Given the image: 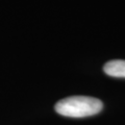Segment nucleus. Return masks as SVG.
Masks as SVG:
<instances>
[{"label": "nucleus", "mask_w": 125, "mask_h": 125, "mask_svg": "<svg viewBox=\"0 0 125 125\" xmlns=\"http://www.w3.org/2000/svg\"><path fill=\"white\" fill-rule=\"evenodd\" d=\"M57 114L71 118H83L94 116L101 112L103 103L99 99L89 96H71L56 102Z\"/></svg>", "instance_id": "f257e3e1"}, {"label": "nucleus", "mask_w": 125, "mask_h": 125, "mask_svg": "<svg viewBox=\"0 0 125 125\" xmlns=\"http://www.w3.org/2000/svg\"><path fill=\"white\" fill-rule=\"evenodd\" d=\"M103 70L105 74L112 77L125 78V61L114 60L109 61L104 65Z\"/></svg>", "instance_id": "f03ea898"}]
</instances>
